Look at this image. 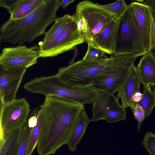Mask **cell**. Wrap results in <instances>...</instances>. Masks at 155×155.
<instances>
[{"label":"cell","mask_w":155,"mask_h":155,"mask_svg":"<svg viewBox=\"0 0 155 155\" xmlns=\"http://www.w3.org/2000/svg\"><path fill=\"white\" fill-rule=\"evenodd\" d=\"M134 63L113 67L97 76L91 86L101 92L114 94L129 75Z\"/></svg>","instance_id":"obj_11"},{"label":"cell","mask_w":155,"mask_h":155,"mask_svg":"<svg viewBox=\"0 0 155 155\" xmlns=\"http://www.w3.org/2000/svg\"><path fill=\"white\" fill-rule=\"evenodd\" d=\"M131 109L134 118L138 121L137 130L139 131L142 123L145 119V110L143 107L137 103Z\"/></svg>","instance_id":"obj_28"},{"label":"cell","mask_w":155,"mask_h":155,"mask_svg":"<svg viewBox=\"0 0 155 155\" xmlns=\"http://www.w3.org/2000/svg\"><path fill=\"white\" fill-rule=\"evenodd\" d=\"M74 15L78 28L87 43L91 41L106 26L116 19L114 14L102 5L88 0L80 2Z\"/></svg>","instance_id":"obj_5"},{"label":"cell","mask_w":155,"mask_h":155,"mask_svg":"<svg viewBox=\"0 0 155 155\" xmlns=\"http://www.w3.org/2000/svg\"><path fill=\"white\" fill-rule=\"evenodd\" d=\"M24 88L32 93L56 96L83 105L92 104L101 92L91 86L69 87L56 75L35 78L25 83Z\"/></svg>","instance_id":"obj_4"},{"label":"cell","mask_w":155,"mask_h":155,"mask_svg":"<svg viewBox=\"0 0 155 155\" xmlns=\"http://www.w3.org/2000/svg\"><path fill=\"white\" fill-rule=\"evenodd\" d=\"M42 128L37 146L39 155L54 154L67 144L84 105L54 96H45L40 105Z\"/></svg>","instance_id":"obj_1"},{"label":"cell","mask_w":155,"mask_h":155,"mask_svg":"<svg viewBox=\"0 0 155 155\" xmlns=\"http://www.w3.org/2000/svg\"><path fill=\"white\" fill-rule=\"evenodd\" d=\"M119 17L112 21L96 35L91 41L89 42L91 44L105 53L112 55L116 47Z\"/></svg>","instance_id":"obj_14"},{"label":"cell","mask_w":155,"mask_h":155,"mask_svg":"<svg viewBox=\"0 0 155 155\" xmlns=\"http://www.w3.org/2000/svg\"><path fill=\"white\" fill-rule=\"evenodd\" d=\"M143 145L151 155H155V134L150 132L144 135Z\"/></svg>","instance_id":"obj_27"},{"label":"cell","mask_w":155,"mask_h":155,"mask_svg":"<svg viewBox=\"0 0 155 155\" xmlns=\"http://www.w3.org/2000/svg\"><path fill=\"white\" fill-rule=\"evenodd\" d=\"M44 0H0V6L5 8L10 14L9 19L22 18L35 10Z\"/></svg>","instance_id":"obj_15"},{"label":"cell","mask_w":155,"mask_h":155,"mask_svg":"<svg viewBox=\"0 0 155 155\" xmlns=\"http://www.w3.org/2000/svg\"><path fill=\"white\" fill-rule=\"evenodd\" d=\"M61 0H44L34 12L21 19H8L1 26L0 39L12 44L30 43L45 34L46 28L54 21Z\"/></svg>","instance_id":"obj_2"},{"label":"cell","mask_w":155,"mask_h":155,"mask_svg":"<svg viewBox=\"0 0 155 155\" xmlns=\"http://www.w3.org/2000/svg\"><path fill=\"white\" fill-rule=\"evenodd\" d=\"M143 93L140 91L136 92L132 96L131 98V101L138 103L141 100L143 97Z\"/></svg>","instance_id":"obj_30"},{"label":"cell","mask_w":155,"mask_h":155,"mask_svg":"<svg viewBox=\"0 0 155 155\" xmlns=\"http://www.w3.org/2000/svg\"><path fill=\"white\" fill-rule=\"evenodd\" d=\"M37 123L36 126L32 129L29 142V153L31 155L37 147L41 134L43 112L40 109L37 114Z\"/></svg>","instance_id":"obj_23"},{"label":"cell","mask_w":155,"mask_h":155,"mask_svg":"<svg viewBox=\"0 0 155 155\" xmlns=\"http://www.w3.org/2000/svg\"><path fill=\"white\" fill-rule=\"evenodd\" d=\"M141 84L136 67L134 64L129 75L117 94L116 97L120 99L121 105L125 108L130 107L133 102L132 97L136 92L140 91Z\"/></svg>","instance_id":"obj_16"},{"label":"cell","mask_w":155,"mask_h":155,"mask_svg":"<svg viewBox=\"0 0 155 155\" xmlns=\"http://www.w3.org/2000/svg\"><path fill=\"white\" fill-rule=\"evenodd\" d=\"M26 69L19 68L5 70L0 68V104H5L15 99Z\"/></svg>","instance_id":"obj_12"},{"label":"cell","mask_w":155,"mask_h":155,"mask_svg":"<svg viewBox=\"0 0 155 155\" xmlns=\"http://www.w3.org/2000/svg\"><path fill=\"white\" fill-rule=\"evenodd\" d=\"M92 104L91 121L104 120L108 123H114L126 118L125 108L120 104L114 94L101 92Z\"/></svg>","instance_id":"obj_8"},{"label":"cell","mask_w":155,"mask_h":155,"mask_svg":"<svg viewBox=\"0 0 155 155\" xmlns=\"http://www.w3.org/2000/svg\"><path fill=\"white\" fill-rule=\"evenodd\" d=\"M30 111L29 104L23 98L0 104V138L10 131L22 128L27 122Z\"/></svg>","instance_id":"obj_7"},{"label":"cell","mask_w":155,"mask_h":155,"mask_svg":"<svg viewBox=\"0 0 155 155\" xmlns=\"http://www.w3.org/2000/svg\"><path fill=\"white\" fill-rule=\"evenodd\" d=\"M140 2L147 5L149 7L152 18L149 52L155 61V0L140 1Z\"/></svg>","instance_id":"obj_24"},{"label":"cell","mask_w":155,"mask_h":155,"mask_svg":"<svg viewBox=\"0 0 155 155\" xmlns=\"http://www.w3.org/2000/svg\"><path fill=\"white\" fill-rule=\"evenodd\" d=\"M84 42V37L78 28L74 17L73 20L53 41L46 46L38 47L39 55L42 58L57 56Z\"/></svg>","instance_id":"obj_9"},{"label":"cell","mask_w":155,"mask_h":155,"mask_svg":"<svg viewBox=\"0 0 155 155\" xmlns=\"http://www.w3.org/2000/svg\"><path fill=\"white\" fill-rule=\"evenodd\" d=\"M74 1V0H61L60 6L64 9L69 4L73 2Z\"/></svg>","instance_id":"obj_31"},{"label":"cell","mask_w":155,"mask_h":155,"mask_svg":"<svg viewBox=\"0 0 155 155\" xmlns=\"http://www.w3.org/2000/svg\"><path fill=\"white\" fill-rule=\"evenodd\" d=\"M32 129L29 127L27 122L22 128L19 143L12 155H30L29 142Z\"/></svg>","instance_id":"obj_22"},{"label":"cell","mask_w":155,"mask_h":155,"mask_svg":"<svg viewBox=\"0 0 155 155\" xmlns=\"http://www.w3.org/2000/svg\"><path fill=\"white\" fill-rule=\"evenodd\" d=\"M147 52L134 15L129 4L119 17L116 47L113 55L127 54L137 57L143 56Z\"/></svg>","instance_id":"obj_6"},{"label":"cell","mask_w":155,"mask_h":155,"mask_svg":"<svg viewBox=\"0 0 155 155\" xmlns=\"http://www.w3.org/2000/svg\"><path fill=\"white\" fill-rule=\"evenodd\" d=\"M137 58L126 54L112 55L95 61L82 59L59 68L56 75L62 83L70 87L91 86L93 80L99 74L113 67L134 63Z\"/></svg>","instance_id":"obj_3"},{"label":"cell","mask_w":155,"mask_h":155,"mask_svg":"<svg viewBox=\"0 0 155 155\" xmlns=\"http://www.w3.org/2000/svg\"><path fill=\"white\" fill-rule=\"evenodd\" d=\"M37 45L28 48L19 45L4 48L0 55V68L5 70L19 68H28L37 63L40 58Z\"/></svg>","instance_id":"obj_10"},{"label":"cell","mask_w":155,"mask_h":155,"mask_svg":"<svg viewBox=\"0 0 155 155\" xmlns=\"http://www.w3.org/2000/svg\"><path fill=\"white\" fill-rule=\"evenodd\" d=\"M135 17L144 48L149 50L152 18L149 7L142 2H132L130 4Z\"/></svg>","instance_id":"obj_13"},{"label":"cell","mask_w":155,"mask_h":155,"mask_svg":"<svg viewBox=\"0 0 155 155\" xmlns=\"http://www.w3.org/2000/svg\"><path fill=\"white\" fill-rule=\"evenodd\" d=\"M74 18V15L65 14L56 18L51 28L45 34L43 41L39 47H42L53 41L71 23Z\"/></svg>","instance_id":"obj_19"},{"label":"cell","mask_w":155,"mask_h":155,"mask_svg":"<svg viewBox=\"0 0 155 155\" xmlns=\"http://www.w3.org/2000/svg\"><path fill=\"white\" fill-rule=\"evenodd\" d=\"M87 52L82 59L86 61H95L107 57L105 53L101 50L92 46L89 42Z\"/></svg>","instance_id":"obj_26"},{"label":"cell","mask_w":155,"mask_h":155,"mask_svg":"<svg viewBox=\"0 0 155 155\" xmlns=\"http://www.w3.org/2000/svg\"><path fill=\"white\" fill-rule=\"evenodd\" d=\"M36 109L33 111L31 116L27 121L28 125L31 128H34L37 124L38 121L37 114L38 111Z\"/></svg>","instance_id":"obj_29"},{"label":"cell","mask_w":155,"mask_h":155,"mask_svg":"<svg viewBox=\"0 0 155 155\" xmlns=\"http://www.w3.org/2000/svg\"><path fill=\"white\" fill-rule=\"evenodd\" d=\"M90 121L85 109H83L76 120L66 144L71 151L76 150L77 146L84 135Z\"/></svg>","instance_id":"obj_18"},{"label":"cell","mask_w":155,"mask_h":155,"mask_svg":"<svg viewBox=\"0 0 155 155\" xmlns=\"http://www.w3.org/2000/svg\"><path fill=\"white\" fill-rule=\"evenodd\" d=\"M102 5L107 10L114 14L116 19L121 16L128 6L123 0H117L111 3Z\"/></svg>","instance_id":"obj_25"},{"label":"cell","mask_w":155,"mask_h":155,"mask_svg":"<svg viewBox=\"0 0 155 155\" xmlns=\"http://www.w3.org/2000/svg\"><path fill=\"white\" fill-rule=\"evenodd\" d=\"M143 89L142 98L137 103L145 110V119L150 114L155 106V88L153 85L143 84Z\"/></svg>","instance_id":"obj_21"},{"label":"cell","mask_w":155,"mask_h":155,"mask_svg":"<svg viewBox=\"0 0 155 155\" xmlns=\"http://www.w3.org/2000/svg\"><path fill=\"white\" fill-rule=\"evenodd\" d=\"M136 69L141 84L155 86V61L149 52L142 56Z\"/></svg>","instance_id":"obj_17"},{"label":"cell","mask_w":155,"mask_h":155,"mask_svg":"<svg viewBox=\"0 0 155 155\" xmlns=\"http://www.w3.org/2000/svg\"><path fill=\"white\" fill-rule=\"evenodd\" d=\"M22 128L10 131L0 138V155H12L20 140Z\"/></svg>","instance_id":"obj_20"}]
</instances>
